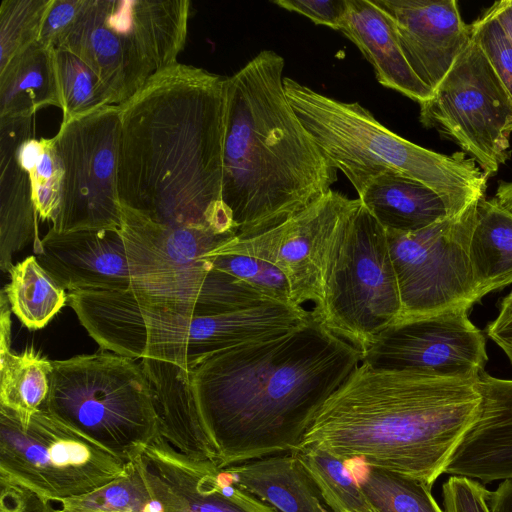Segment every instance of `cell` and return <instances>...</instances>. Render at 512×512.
Instances as JSON below:
<instances>
[{
  "label": "cell",
  "mask_w": 512,
  "mask_h": 512,
  "mask_svg": "<svg viewBox=\"0 0 512 512\" xmlns=\"http://www.w3.org/2000/svg\"><path fill=\"white\" fill-rule=\"evenodd\" d=\"M0 512H55L50 501L31 490L0 480Z\"/></svg>",
  "instance_id": "ab89813d"
},
{
  "label": "cell",
  "mask_w": 512,
  "mask_h": 512,
  "mask_svg": "<svg viewBox=\"0 0 512 512\" xmlns=\"http://www.w3.org/2000/svg\"><path fill=\"white\" fill-rule=\"evenodd\" d=\"M34 253L41 267L69 292L131 290L121 229L50 228Z\"/></svg>",
  "instance_id": "ac0fdd59"
},
{
  "label": "cell",
  "mask_w": 512,
  "mask_h": 512,
  "mask_svg": "<svg viewBox=\"0 0 512 512\" xmlns=\"http://www.w3.org/2000/svg\"><path fill=\"white\" fill-rule=\"evenodd\" d=\"M55 62L62 102V122L112 105L94 71L75 54L55 49Z\"/></svg>",
  "instance_id": "d6a6232c"
},
{
  "label": "cell",
  "mask_w": 512,
  "mask_h": 512,
  "mask_svg": "<svg viewBox=\"0 0 512 512\" xmlns=\"http://www.w3.org/2000/svg\"><path fill=\"white\" fill-rule=\"evenodd\" d=\"M392 21L417 77L432 91L470 39L455 0H371Z\"/></svg>",
  "instance_id": "e0dca14e"
},
{
  "label": "cell",
  "mask_w": 512,
  "mask_h": 512,
  "mask_svg": "<svg viewBox=\"0 0 512 512\" xmlns=\"http://www.w3.org/2000/svg\"><path fill=\"white\" fill-rule=\"evenodd\" d=\"M20 164L29 174L33 202L42 220L53 222L58 214L62 170L52 138H29L18 149Z\"/></svg>",
  "instance_id": "1f68e13d"
},
{
  "label": "cell",
  "mask_w": 512,
  "mask_h": 512,
  "mask_svg": "<svg viewBox=\"0 0 512 512\" xmlns=\"http://www.w3.org/2000/svg\"><path fill=\"white\" fill-rule=\"evenodd\" d=\"M469 254L482 297L512 284V213L495 197L477 202Z\"/></svg>",
  "instance_id": "484cf974"
},
{
  "label": "cell",
  "mask_w": 512,
  "mask_h": 512,
  "mask_svg": "<svg viewBox=\"0 0 512 512\" xmlns=\"http://www.w3.org/2000/svg\"><path fill=\"white\" fill-rule=\"evenodd\" d=\"M478 414L444 473L490 483L512 479V379L480 373Z\"/></svg>",
  "instance_id": "d6986e66"
},
{
  "label": "cell",
  "mask_w": 512,
  "mask_h": 512,
  "mask_svg": "<svg viewBox=\"0 0 512 512\" xmlns=\"http://www.w3.org/2000/svg\"><path fill=\"white\" fill-rule=\"evenodd\" d=\"M61 512V511H60Z\"/></svg>",
  "instance_id": "7dc6e473"
},
{
  "label": "cell",
  "mask_w": 512,
  "mask_h": 512,
  "mask_svg": "<svg viewBox=\"0 0 512 512\" xmlns=\"http://www.w3.org/2000/svg\"><path fill=\"white\" fill-rule=\"evenodd\" d=\"M273 3L334 30H340L347 11V0H275Z\"/></svg>",
  "instance_id": "f35d334b"
},
{
  "label": "cell",
  "mask_w": 512,
  "mask_h": 512,
  "mask_svg": "<svg viewBox=\"0 0 512 512\" xmlns=\"http://www.w3.org/2000/svg\"><path fill=\"white\" fill-rule=\"evenodd\" d=\"M123 210L168 228L236 233L222 201L226 77L180 64L120 105Z\"/></svg>",
  "instance_id": "6da1fadb"
},
{
  "label": "cell",
  "mask_w": 512,
  "mask_h": 512,
  "mask_svg": "<svg viewBox=\"0 0 512 512\" xmlns=\"http://www.w3.org/2000/svg\"><path fill=\"white\" fill-rule=\"evenodd\" d=\"M48 106L62 108L55 49L37 41L0 69V118L33 117Z\"/></svg>",
  "instance_id": "d4e9b609"
},
{
  "label": "cell",
  "mask_w": 512,
  "mask_h": 512,
  "mask_svg": "<svg viewBox=\"0 0 512 512\" xmlns=\"http://www.w3.org/2000/svg\"><path fill=\"white\" fill-rule=\"evenodd\" d=\"M135 460L161 512H278L216 464L184 455L161 435Z\"/></svg>",
  "instance_id": "2e32d148"
},
{
  "label": "cell",
  "mask_w": 512,
  "mask_h": 512,
  "mask_svg": "<svg viewBox=\"0 0 512 512\" xmlns=\"http://www.w3.org/2000/svg\"><path fill=\"white\" fill-rule=\"evenodd\" d=\"M60 503L61 512H161L136 460L116 479Z\"/></svg>",
  "instance_id": "4dcf8cb0"
},
{
  "label": "cell",
  "mask_w": 512,
  "mask_h": 512,
  "mask_svg": "<svg viewBox=\"0 0 512 512\" xmlns=\"http://www.w3.org/2000/svg\"><path fill=\"white\" fill-rule=\"evenodd\" d=\"M188 0H85L56 49L75 54L122 105L176 65L187 37Z\"/></svg>",
  "instance_id": "52a82bcc"
},
{
  "label": "cell",
  "mask_w": 512,
  "mask_h": 512,
  "mask_svg": "<svg viewBox=\"0 0 512 512\" xmlns=\"http://www.w3.org/2000/svg\"><path fill=\"white\" fill-rule=\"evenodd\" d=\"M121 213L131 291L139 307L199 317L279 303L215 269L206 257L235 233L168 228L123 209Z\"/></svg>",
  "instance_id": "8992f818"
},
{
  "label": "cell",
  "mask_w": 512,
  "mask_h": 512,
  "mask_svg": "<svg viewBox=\"0 0 512 512\" xmlns=\"http://www.w3.org/2000/svg\"><path fill=\"white\" fill-rule=\"evenodd\" d=\"M420 121L456 143L488 177L510 158L512 97L471 35L420 104Z\"/></svg>",
  "instance_id": "8fae6325"
},
{
  "label": "cell",
  "mask_w": 512,
  "mask_h": 512,
  "mask_svg": "<svg viewBox=\"0 0 512 512\" xmlns=\"http://www.w3.org/2000/svg\"><path fill=\"white\" fill-rule=\"evenodd\" d=\"M140 364L152 389L160 435L184 455L217 465L191 391L190 371L153 358H142Z\"/></svg>",
  "instance_id": "7402d4cb"
},
{
  "label": "cell",
  "mask_w": 512,
  "mask_h": 512,
  "mask_svg": "<svg viewBox=\"0 0 512 512\" xmlns=\"http://www.w3.org/2000/svg\"><path fill=\"white\" fill-rule=\"evenodd\" d=\"M358 198L385 230L413 232L453 218L435 191L397 172L374 178Z\"/></svg>",
  "instance_id": "cb8c5ba5"
},
{
  "label": "cell",
  "mask_w": 512,
  "mask_h": 512,
  "mask_svg": "<svg viewBox=\"0 0 512 512\" xmlns=\"http://www.w3.org/2000/svg\"><path fill=\"white\" fill-rule=\"evenodd\" d=\"M476 381L361 362L316 412L298 449L321 448L432 488L478 414Z\"/></svg>",
  "instance_id": "3957f363"
},
{
  "label": "cell",
  "mask_w": 512,
  "mask_h": 512,
  "mask_svg": "<svg viewBox=\"0 0 512 512\" xmlns=\"http://www.w3.org/2000/svg\"><path fill=\"white\" fill-rule=\"evenodd\" d=\"M2 291L11 311L29 330L45 327L68 303V294L39 264L35 255L13 265Z\"/></svg>",
  "instance_id": "83f0119b"
},
{
  "label": "cell",
  "mask_w": 512,
  "mask_h": 512,
  "mask_svg": "<svg viewBox=\"0 0 512 512\" xmlns=\"http://www.w3.org/2000/svg\"><path fill=\"white\" fill-rule=\"evenodd\" d=\"M400 312L386 230L361 203L332 257L323 304L315 313L364 353Z\"/></svg>",
  "instance_id": "9c48e42d"
},
{
  "label": "cell",
  "mask_w": 512,
  "mask_h": 512,
  "mask_svg": "<svg viewBox=\"0 0 512 512\" xmlns=\"http://www.w3.org/2000/svg\"><path fill=\"white\" fill-rule=\"evenodd\" d=\"M486 333L512 364V291L501 300L498 315L488 324Z\"/></svg>",
  "instance_id": "60d3db41"
},
{
  "label": "cell",
  "mask_w": 512,
  "mask_h": 512,
  "mask_svg": "<svg viewBox=\"0 0 512 512\" xmlns=\"http://www.w3.org/2000/svg\"><path fill=\"white\" fill-rule=\"evenodd\" d=\"M85 0H52L44 16L38 41L56 49L75 24Z\"/></svg>",
  "instance_id": "74e56055"
},
{
  "label": "cell",
  "mask_w": 512,
  "mask_h": 512,
  "mask_svg": "<svg viewBox=\"0 0 512 512\" xmlns=\"http://www.w3.org/2000/svg\"><path fill=\"white\" fill-rule=\"evenodd\" d=\"M491 512H512V479L503 480L495 491H490Z\"/></svg>",
  "instance_id": "b9f144b4"
},
{
  "label": "cell",
  "mask_w": 512,
  "mask_h": 512,
  "mask_svg": "<svg viewBox=\"0 0 512 512\" xmlns=\"http://www.w3.org/2000/svg\"><path fill=\"white\" fill-rule=\"evenodd\" d=\"M120 106L108 105L61 123L53 137L61 170L57 232L121 229L118 197Z\"/></svg>",
  "instance_id": "4fadbf2b"
},
{
  "label": "cell",
  "mask_w": 512,
  "mask_h": 512,
  "mask_svg": "<svg viewBox=\"0 0 512 512\" xmlns=\"http://www.w3.org/2000/svg\"><path fill=\"white\" fill-rule=\"evenodd\" d=\"M490 7L512 39V0L497 1Z\"/></svg>",
  "instance_id": "7bdbcfd3"
},
{
  "label": "cell",
  "mask_w": 512,
  "mask_h": 512,
  "mask_svg": "<svg viewBox=\"0 0 512 512\" xmlns=\"http://www.w3.org/2000/svg\"><path fill=\"white\" fill-rule=\"evenodd\" d=\"M127 465L43 407L23 427L0 405V480L60 503L116 479Z\"/></svg>",
  "instance_id": "30bf717a"
},
{
  "label": "cell",
  "mask_w": 512,
  "mask_h": 512,
  "mask_svg": "<svg viewBox=\"0 0 512 512\" xmlns=\"http://www.w3.org/2000/svg\"><path fill=\"white\" fill-rule=\"evenodd\" d=\"M51 370V360L33 349L16 354L10 345H0V405L23 427L47 399Z\"/></svg>",
  "instance_id": "4316f807"
},
{
  "label": "cell",
  "mask_w": 512,
  "mask_h": 512,
  "mask_svg": "<svg viewBox=\"0 0 512 512\" xmlns=\"http://www.w3.org/2000/svg\"><path fill=\"white\" fill-rule=\"evenodd\" d=\"M55 512H60V510H55Z\"/></svg>",
  "instance_id": "bcb514c9"
},
{
  "label": "cell",
  "mask_w": 512,
  "mask_h": 512,
  "mask_svg": "<svg viewBox=\"0 0 512 512\" xmlns=\"http://www.w3.org/2000/svg\"><path fill=\"white\" fill-rule=\"evenodd\" d=\"M467 307L396 322L363 353L375 368L411 370L442 377L478 379L488 361L486 338Z\"/></svg>",
  "instance_id": "9a60e30c"
},
{
  "label": "cell",
  "mask_w": 512,
  "mask_h": 512,
  "mask_svg": "<svg viewBox=\"0 0 512 512\" xmlns=\"http://www.w3.org/2000/svg\"><path fill=\"white\" fill-rule=\"evenodd\" d=\"M284 67L282 56L263 50L226 77L222 201L237 238L282 224L338 179L287 99Z\"/></svg>",
  "instance_id": "277c9868"
},
{
  "label": "cell",
  "mask_w": 512,
  "mask_h": 512,
  "mask_svg": "<svg viewBox=\"0 0 512 512\" xmlns=\"http://www.w3.org/2000/svg\"><path fill=\"white\" fill-rule=\"evenodd\" d=\"M287 99L322 153L358 196L370 181L397 172L435 191L451 217L485 196L488 176L463 152L441 154L390 131L358 102H343L284 77Z\"/></svg>",
  "instance_id": "5b68a950"
},
{
  "label": "cell",
  "mask_w": 512,
  "mask_h": 512,
  "mask_svg": "<svg viewBox=\"0 0 512 512\" xmlns=\"http://www.w3.org/2000/svg\"><path fill=\"white\" fill-rule=\"evenodd\" d=\"M206 257L215 269L250 284L279 303L295 305L286 276L272 263L256 257L233 253L209 252Z\"/></svg>",
  "instance_id": "e575fe53"
},
{
  "label": "cell",
  "mask_w": 512,
  "mask_h": 512,
  "mask_svg": "<svg viewBox=\"0 0 512 512\" xmlns=\"http://www.w3.org/2000/svg\"><path fill=\"white\" fill-rule=\"evenodd\" d=\"M52 416L129 463L158 436L149 379L135 359L103 350L51 360Z\"/></svg>",
  "instance_id": "ba28073f"
},
{
  "label": "cell",
  "mask_w": 512,
  "mask_h": 512,
  "mask_svg": "<svg viewBox=\"0 0 512 512\" xmlns=\"http://www.w3.org/2000/svg\"><path fill=\"white\" fill-rule=\"evenodd\" d=\"M476 205L418 231L386 230L401 302L397 322L470 308L482 298L469 254Z\"/></svg>",
  "instance_id": "7c38bea8"
},
{
  "label": "cell",
  "mask_w": 512,
  "mask_h": 512,
  "mask_svg": "<svg viewBox=\"0 0 512 512\" xmlns=\"http://www.w3.org/2000/svg\"><path fill=\"white\" fill-rule=\"evenodd\" d=\"M495 198L504 208L512 213V181H501L497 187Z\"/></svg>",
  "instance_id": "ee69618b"
},
{
  "label": "cell",
  "mask_w": 512,
  "mask_h": 512,
  "mask_svg": "<svg viewBox=\"0 0 512 512\" xmlns=\"http://www.w3.org/2000/svg\"><path fill=\"white\" fill-rule=\"evenodd\" d=\"M362 356L314 311L288 333L223 351L190 371L218 467L297 450L316 412Z\"/></svg>",
  "instance_id": "7a4b0ae2"
},
{
  "label": "cell",
  "mask_w": 512,
  "mask_h": 512,
  "mask_svg": "<svg viewBox=\"0 0 512 512\" xmlns=\"http://www.w3.org/2000/svg\"><path fill=\"white\" fill-rule=\"evenodd\" d=\"M369 503L378 512H444L423 482L398 473L345 460Z\"/></svg>",
  "instance_id": "f1b7e54d"
},
{
  "label": "cell",
  "mask_w": 512,
  "mask_h": 512,
  "mask_svg": "<svg viewBox=\"0 0 512 512\" xmlns=\"http://www.w3.org/2000/svg\"><path fill=\"white\" fill-rule=\"evenodd\" d=\"M372 65L377 81L422 104L433 91L414 73L390 18L371 0H347L340 30Z\"/></svg>",
  "instance_id": "44dd1931"
},
{
  "label": "cell",
  "mask_w": 512,
  "mask_h": 512,
  "mask_svg": "<svg viewBox=\"0 0 512 512\" xmlns=\"http://www.w3.org/2000/svg\"><path fill=\"white\" fill-rule=\"evenodd\" d=\"M332 512H373L347 462L321 448L294 451Z\"/></svg>",
  "instance_id": "f546056e"
},
{
  "label": "cell",
  "mask_w": 512,
  "mask_h": 512,
  "mask_svg": "<svg viewBox=\"0 0 512 512\" xmlns=\"http://www.w3.org/2000/svg\"><path fill=\"white\" fill-rule=\"evenodd\" d=\"M375 509V508H374ZM373 512H378L376 509Z\"/></svg>",
  "instance_id": "f6af8a7d"
},
{
  "label": "cell",
  "mask_w": 512,
  "mask_h": 512,
  "mask_svg": "<svg viewBox=\"0 0 512 512\" xmlns=\"http://www.w3.org/2000/svg\"><path fill=\"white\" fill-rule=\"evenodd\" d=\"M444 512H491L488 491L479 481L450 475L442 488Z\"/></svg>",
  "instance_id": "8d00e7d4"
},
{
  "label": "cell",
  "mask_w": 512,
  "mask_h": 512,
  "mask_svg": "<svg viewBox=\"0 0 512 512\" xmlns=\"http://www.w3.org/2000/svg\"><path fill=\"white\" fill-rule=\"evenodd\" d=\"M361 205L330 190L282 224L254 237L233 238L210 253L242 254L270 262L286 276L296 306L323 304L332 257L347 226Z\"/></svg>",
  "instance_id": "5bb4252c"
},
{
  "label": "cell",
  "mask_w": 512,
  "mask_h": 512,
  "mask_svg": "<svg viewBox=\"0 0 512 512\" xmlns=\"http://www.w3.org/2000/svg\"><path fill=\"white\" fill-rule=\"evenodd\" d=\"M221 469L234 484L278 512H332L294 451Z\"/></svg>",
  "instance_id": "603a6c76"
},
{
  "label": "cell",
  "mask_w": 512,
  "mask_h": 512,
  "mask_svg": "<svg viewBox=\"0 0 512 512\" xmlns=\"http://www.w3.org/2000/svg\"><path fill=\"white\" fill-rule=\"evenodd\" d=\"M470 35L512 97V39L491 7L470 24Z\"/></svg>",
  "instance_id": "d590c367"
},
{
  "label": "cell",
  "mask_w": 512,
  "mask_h": 512,
  "mask_svg": "<svg viewBox=\"0 0 512 512\" xmlns=\"http://www.w3.org/2000/svg\"><path fill=\"white\" fill-rule=\"evenodd\" d=\"M52 0H2L0 5V69L39 39Z\"/></svg>",
  "instance_id": "836d02e7"
},
{
  "label": "cell",
  "mask_w": 512,
  "mask_h": 512,
  "mask_svg": "<svg viewBox=\"0 0 512 512\" xmlns=\"http://www.w3.org/2000/svg\"><path fill=\"white\" fill-rule=\"evenodd\" d=\"M33 117L0 118V268L9 272L15 252L33 241L37 250V217L29 172L18 159L22 142L32 138Z\"/></svg>",
  "instance_id": "ffe728a7"
}]
</instances>
